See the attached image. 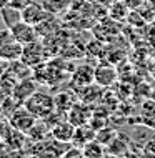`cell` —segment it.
<instances>
[{
	"label": "cell",
	"instance_id": "obj_3",
	"mask_svg": "<svg viewBox=\"0 0 155 158\" xmlns=\"http://www.w3.org/2000/svg\"><path fill=\"white\" fill-rule=\"evenodd\" d=\"M12 30V35L19 44L22 45H27V44H32V42H35L38 38V33H37V28L35 25H30L27 22H24V20H20L19 23H15L14 27L10 28Z\"/></svg>",
	"mask_w": 155,
	"mask_h": 158
},
{
	"label": "cell",
	"instance_id": "obj_19",
	"mask_svg": "<svg viewBox=\"0 0 155 158\" xmlns=\"http://www.w3.org/2000/svg\"><path fill=\"white\" fill-rule=\"evenodd\" d=\"M115 135H117V131L114 130V128H107V127H102L100 130L95 131V140L98 143H102L103 147H107L112 140L115 138Z\"/></svg>",
	"mask_w": 155,
	"mask_h": 158
},
{
	"label": "cell",
	"instance_id": "obj_14",
	"mask_svg": "<svg viewBox=\"0 0 155 158\" xmlns=\"http://www.w3.org/2000/svg\"><path fill=\"white\" fill-rule=\"evenodd\" d=\"M0 17H2V22L7 28H12L15 23H19L22 20V10L14 8L12 5H7L3 8H0Z\"/></svg>",
	"mask_w": 155,
	"mask_h": 158
},
{
	"label": "cell",
	"instance_id": "obj_7",
	"mask_svg": "<svg viewBox=\"0 0 155 158\" xmlns=\"http://www.w3.org/2000/svg\"><path fill=\"white\" fill-rule=\"evenodd\" d=\"M130 140L127 138V135L117 133L115 138L107 145L105 148V155H114V156H122V155H130L128 148H130Z\"/></svg>",
	"mask_w": 155,
	"mask_h": 158
},
{
	"label": "cell",
	"instance_id": "obj_5",
	"mask_svg": "<svg viewBox=\"0 0 155 158\" xmlns=\"http://www.w3.org/2000/svg\"><path fill=\"white\" fill-rule=\"evenodd\" d=\"M49 15H50V12L47 10L44 5H40V3H37V2H32L30 5H27L22 10V20L30 23V25H38Z\"/></svg>",
	"mask_w": 155,
	"mask_h": 158
},
{
	"label": "cell",
	"instance_id": "obj_4",
	"mask_svg": "<svg viewBox=\"0 0 155 158\" xmlns=\"http://www.w3.org/2000/svg\"><path fill=\"white\" fill-rule=\"evenodd\" d=\"M75 125L70 123L68 120H60L57 122L55 125L50 127V136L62 143H70L72 138H74V133H75Z\"/></svg>",
	"mask_w": 155,
	"mask_h": 158
},
{
	"label": "cell",
	"instance_id": "obj_24",
	"mask_svg": "<svg viewBox=\"0 0 155 158\" xmlns=\"http://www.w3.org/2000/svg\"><path fill=\"white\" fill-rule=\"evenodd\" d=\"M8 3H10V0H0V8H3V7H7Z\"/></svg>",
	"mask_w": 155,
	"mask_h": 158
},
{
	"label": "cell",
	"instance_id": "obj_16",
	"mask_svg": "<svg viewBox=\"0 0 155 158\" xmlns=\"http://www.w3.org/2000/svg\"><path fill=\"white\" fill-rule=\"evenodd\" d=\"M49 133H50V127H47L44 122H42V123L35 122V123H33V127L27 131V138H28V142H32V143L44 142V140H47V135H49Z\"/></svg>",
	"mask_w": 155,
	"mask_h": 158
},
{
	"label": "cell",
	"instance_id": "obj_13",
	"mask_svg": "<svg viewBox=\"0 0 155 158\" xmlns=\"http://www.w3.org/2000/svg\"><path fill=\"white\" fill-rule=\"evenodd\" d=\"M95 138V130H93L92 127H87V125H82V127H77L75 128V133H74V138H72V145H75V147L82 148L87 142Z\"/></svg>",
	"mask_w": 155,
	"mask_h": 158
},
{
	"label": "cell",
	"instance_id": "obj_18",
	"mask_svg": "<svg viewBox=\"0 0 155 158\" xmlns=\"http://www.w3.org/2000/svg\"><path fill=\"white\" fill-rule=\"evenodd\" d=\"M55 25H57V22L54 20V17L49 15L45 20H42V22L38 23V25H35L38 37H49L50 33L55 30Z\"/></svg>",
	"mask_w": 155,
	"mask_h": 158
},
{
	"label": "cell",
	"instance_id": "obj_20",
	"mask_svg": "<svg viewBox=\"0 0 155 158\" xmlns=\"http://www.w3.org/2000/svg\"><path fill=\"white\" fill-rule=\"evenodd\" d=\"M15 38L14 35H12V30L10 28H3V30H0V47H3V45H7V44H10V42H14Z\"/></svg>",
	"mask_w": 155,
	"mask_h": 158
},
{
	"label": "cell",
	"instance_id": "obj_17",
	"mask_svg": "<svg viewBox=\"0 0 155 158\" xmlns=\"http://www.w3.org/2000/svg\"><path fill=\"white\" fill-rule=\"evenodd\" d=\"M82 153H84L85 158H100L105 155V148H103L102 143H98L95 138L87 142L82 147Z\"/></svg>",
	"mask_w": 155,
	"mask_h": 158
},
{
	"label": "cell",
	"instance_id": "obj_6",
	"mask_svg": "<svg viewBox=\"0 0 155 158\" xmlns=\"http://www.w3.org/2000/svg\"><path fill=\"white\" fill-rule=\"evenodd\" d=\"M67 118L75 127H82V125H87L90 122L92 112H90L87 103H74L70 106V110L67 112Z\"/></svg>",
	"mask_w": 155,
	"mask_h": 158
},
{
	"label": "cell",
	"instance_id": "obj_15",
	"mask_svg": "<svg viewBox=\"0 0 155 158\" xmlns=\"http://www.w3.org/2000/svg\"><path fill=\"white\" fill-rule=\"evenodd\" d=\"M95 80V70H92V68L88 67H80L79 70L74 73V78H72V83L74 85H79L80 88L87 87V85H90Z\"/></svg>",
	"mask_w": 155,
	"mask_h": 158
},
{
	"label": "cell",
	"instance_id": "obj_11",
	"mask_svg": "<svg viewBox=\"0 0 155 158\" xmlns=\"http://www.w3.org/2000/svg\"><path fill=\"white\" fill-rule=\"evenodd\" d=\"M22 53H24V45L19 44L17 40L0 47V57H2L3 60H7V62L20 60V58H22Z\"/></svg>",
	"mask_w": 155,
	"mask_h": 158
},
{
	"label": "cell",
	"instance_id": "obj_26",
	"mask_svg": "<svg viewBox=\"0 0 155 158\" xmlns=\"http://www.w3.org/2000/svg\"><path fill=\"white\" fill-rule=\"evenodd\" d=\"M0 145H2V138H0Z\"/></svg>",
	"mask_w": 155,
	"mask_h": 158
},
{
	"label": "cell",
	"instance_id": "obj_10",
	"mask_svg": "<svg viewBox=\"0 0 155 158\" xmlns=\"http://www.w3.org/2000/svg\"><path fill=\"white\" fill-rule=\"evenodd\" d=\"M117 78V72L110 65H100L95 68V82L100 87H110Z\"/></svg>",
	"mask_w": 155,
	"mask_h": 158
},
{
	"label": "cell",
	"instance_id": "obj_21",
	"mask_svg": "<svg viewBox=\"0 0 155 158\" xmlns=\"http://www.w3.org/2000/svg\"><path fill=\"white\" fill-rule=\"evenodd\" d=\"M33 0H10V3L8 5H12L14 8H19V10H24L27 5H30Z\"/></svg>",
	"mask_w": 155,
	"mask_h": 158
},
{
	"label": "cell",
	"instance_id": "obj_1",
	"mask_svg": "<svg viewBox=\"0 0 155 158\" xmlns=\"http://www.w3.org/2000/svg\"><path fill=\"white\" fill-rule=\"evenodd\" d=\"M27 108L40 120H47L49 117L55 113V98L44 92L32 93L24 103Z\"/></svg>",
	"mask_w": 155,
	"mask_h": 158
},
{
	"label": "cell",
	"instance_id": "obj_9",
	"mask_svg": "<svg viewBox=\"0 0 155 158\" xmlns=\"http://www.w3.org/2000/svg\"><path fill=\"white\" fill-rule=\"evenodd\" d=\"M24 63H27L28 67H35L40 63L42 60V47L40 44L35 40L32 44H27L24 45V53H22V58H20Z\"/></svg>",
	"mask_w": 155,
	"mask_h": 158
},
{
	"label": "cell",
	"instance_id": "obj_23",
	"mask_svg": "<svg viewBox=\"0 0 155 158\" xmlns=\"http://www.w3.org/2000/svg\"><path fill=\"white\" fill-rule=\"evenodd\" d=\"M144 152L147 153V155H155V140H149V142L144 145Z\"/></svg>",
	"mask_w": 155,
	"mask_h": 158
},
{
	"label": "cell",
	"instance_id": "obj_25",
	"mask_svg": "<svg viewBox=\"0 0 155 158\" xmlns=\"http://www.w3.org/2000/svg\"><path fill=\"white\" fill-rule=\"evenodd\" d=\"M0 98H2V85H0Z\"/></svg>",
	"mask_w": 155,
	"mask_h": 158
},
{
	"label": "cell",
	"instance_id": "obj_22",
	"mask_svg": "<svg viewBox=\"0 0 155 158\" xmlns=\"http://www.w3.org/2000/svg\"><path fill=\"white\" fill-rule=\"evenodd\" d=\"M72 147H74V148H72V150H65L62 156H65V158H68V156H84V153H82V148L75 147V145H72Z\"/></svg>",
	"mask_w": 155,
	"mask_h": 158
},
{
	"label": "cell",
	"instance_id": "obj_12",
	"mask_svg": "<svg viewBox=\"0 0 155 158\" xmlns=\"http://www.w3.org/2000/svg\"><path fill=\"white\" fill-rule=\"evenodd\" d=\"M27 133H24V131H20V130H15V128H12L10 130V133H8L5 136V140H3V143L7 145L10 150H14V152H19V150H22V148L27 145Z\"/></svg>",
	"mask_w": 155,
	"mask_h": 158
},
{
	"label": "cell",
	"instance_id": "obj_8",
	"mask_svg": "<svg viewBox=\"0 0 155 158\" xmlns=\"http://www.w3.org/2000/svg\"><path fill=\"white\" fill-rule=\"evenodd\" d=\"M37 92V87H35V82L32 78H20L17 85L14 87V92H12V97L17 98L20 103H25V100L32 95V93Z\"/></svg>",
	"mask_w": 155,
	"mask_h": 158
},
{
	"label": "cell",
	"instance_id": "obj_2",
	"mask_svg": "<svg viewBox=\"0 0 155 158\" xmlns=\"http://www.w3.org/2000/svg\"><path fill=\"white\" fill-rule=\"evenodd\" d=\"M7 118L15 130H20V131H24V133H27L30 128L33 127V123L37 122V117L30 112L25 105H20L19 108H15Z\"/></svg>",
	"mask_w": 155,
	"mask_h": 158
}]
</instances>
